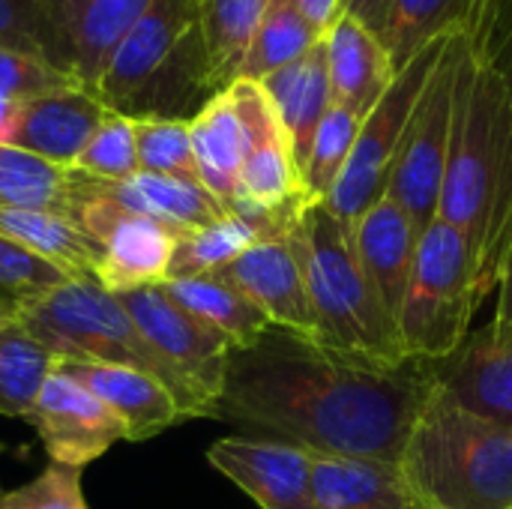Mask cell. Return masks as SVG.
<instances>
[{"mask_svg":"<svg viewBox=\"0 0 512 509\" xmlns=\"http://www.w3.org/2000/svg\"><path fill=\"white\" fill-rule=\"evenodd\" d=\"M435 387V363H369L270 327L252 348L231 351L219 417L315 456L402 462Z\"/></svg>","mask_w":512,"mask_h":509,"instance_id":"1","label":"cell"},{"mask_svg":"<svg viewBox=\"0 0 512 509\" xmlns=\"http://www.w3.org/2000/svg\"><path fill=\"white\" fill-rule=\"evenodd\" d=\"M438 216L477 252V300L498 288L512 243V102L504 75L465 36Z\"/></svg>","mask_w":512,"mask_h":509,"instance_id":"2","label":"cell"},{"mask_svg":"<svg viewBox=\"0 0 512 509\" xmlns=\"http://www.w3.org/2000/svg\"><path fill=\"white\" fill-rule=\"evenodd\" d=\"M96 96L132 120H192L216 96L201 39V0H150L108 57Z\"/></svg>","mask_w":512,"mask_h":509,"instance_id":"3","label":"cell"},{"mask_svg":"<svg viewBox=\"0 0 512 509\" xmlns=\"http://www.w3.org/2000/svg\"><path fill=\"white\" fill-rule=\"evenodd\" d=\"M288 243L306 279L318 345L384 366L411 360L357 258L351 225L324 201H306L288 225Z\"/></svg>","mask_w":512,"mask_h":509,"instance_id":"4","label":"cell"},{"mask_svg":"<svg viewBox=\"0 0 512 509\" xmlns=\"http://www.w3.org/2000/svg\"><path fill=\"white\" fill-rule=\"evenodd\" d=\"M402 468L426 509H512V429L465 411L441 387L408 438Z\"/></svg>","mask_w":512,"mask_h":509,"instance_id":"5","label":"cell"},{"mask_svg":"<svg viewBox=\"0 0 512 509\" xmlns=\"http://www.w3.org/2000/svg\"><path fill=\"white\" fill-rule=\"evenodd\" d=\"M18 318L57 363L129 366L147 372L171 390L183 414V390L177 378L144 342L120 297L96 279H69L39 300L24 303Z\"/></svg>","mask_w":512,"mask_h":509,"instance_id":"6","label":"cell"},{"mask_svg":"<svg viewBox=\"0 0 512 509\" xmlns=\"http://www.w3.org/2000/svg\"><path fill=\"white\" fill-rule=\"evenodd\" d=\"M477 300V252L465 231L441 216L420 234L396 330L405 357L441 363L468 339Z\"/></svg>","mask_w":512,"mask_h":509,"instance_id":"7","label":"cell"},{"mask_svg":"<svg viewBox=\"0 0 512 509\" xmlns=\"http://www.w3.org/2000/svg\"><path fill=\"white\" fill-rule=\"evenodd\" d=\"M132 315L138 333L153 348V354L171 369L183 390V414L189 417H219V402L225 393L231 345L222 333L177 306L162 285H144L117 294Z\"/></svg>","mask_w":512,"mask_h":509,"instance_id":"8","label":"cell"},{"mask_svg":"<svg viewBox=\"0 0 512 509\" xmlns=\"http://www.w3.org/2000/svg\"><path fill=\"white\" fill-rule=\"evenodd\" d=\"M456 36V33H453ZM453 36H441L432 45H426L387 87L381 102L363 117L351 159L345 171L339 174L330 198L324 201L333 216H339L345 225H354L372 204H378L387 195L393 165L405 138V129L411 123V114L426 90V81L441 60L447 42Z\"/></svg>","mask_w":512,"mask_h":509,"instance_id":"9","label":"cell"},{"mask_svg":"<svg viewBox=\"0 0 512 509\" xmlns=\"http://www.w3.org/2000/svg\"><path fill=\"white\" fill-rule=\"evenodd\" d=\"M246 132V159L240 171V189L228 213L252 222L264 237L285 231L294 213L309 201L300 171L291 156L288 135L279 123L273 102L258 81L237 78L228 87Z\"/></svg>","mask_w":512,"mask_h":509,"instance_id":"10","label":"cell"},{"mask_svg":"<svg viewBox=\"0 0 512 509\" xmlns=\"http://www.w3.org/2000/svg\"><path fill=\"white\" fill-rule=\"evenodd\" d=\"M465 33H456L441 60L435 63L426 90L405 129L387 195L411 216V222L426 231L438 219L441 189L450 156L453 135V105H456V75L462 60Z\"/></svg>","mask_w":512,"mask_h":509,"instance_id":"11","label":"cell"},{"mask_svg":"<svg viewBox=\"0 0 512 509\" xmlns=\"http://www.w3.org/2000/svg\"><path fill=\"white\" fill-rule=\"evenodd\" d=\"M150 0H30L33 51L96 93L108 57Z\"/></svg>","mask_w":512,"mask_h":509,"instance_id":"12","label":"cell"},{"mask_svg":"<svg viewBox=\"0 0 512 509\" xmlns=\"http://www.w3.org/2000/svg\"><path fill=\"white\" fill-rule=\"evenodd\" d=\"M72 219L99 243L102 264L96 282L111 294L162 285L168 279L174 246L183 231L102 198H78L72 204Z\"/></svg>","mask_w":512,"mask_h":509,"instance_id":"13","label":"cell"},{"mask_svg":"<svg viewBox=\"0 0 512 509\" xmlns=\"http://www.w3.org/2000/svg\"><path fill=\"white\" fill-rule=\"evenodd\" d=\"M51 465L84 468L117 441H126L120 420L75 378L54 369L27 417Z\"/></svg>","mask_w":512,"mask_h":509,"instance_id":"14","label":"cell"},{"mask_svg":"<svg viewBox=\"0 0 512 509\" xmlns=\"http://www.w3.org/2000/svg\"><path fill=\"white\" fill-rule=\"evenodd\" d=\"M210 465L261 509H318L315 456L288 441L222 438L207 450Z\"/></svg>","mask_w":512,"mask_h":509,"instance_id":"15","label":"cell"},{"mask_svg":"<svg viewBox=\"0 0 512 509\" xmlns=\"http://www.w3.org/2000/svg\"><path fill=\"white\" fill-rule=\"evenodd\" d=\"M237 291H243L273 327L315 339V315L303 270L288 243V228L261 237L228 267L216 270Z\"/></svg>","mask_w":512,"mask_h":509,"instance_id":"16","label":"cell"},{"mask_svg":"<svg viewBox=\"0 0 512 509\" xmlns=\"http://www.w3.org/2000/svg\"><path fill=\"white\" fill-rule=\"evenodd\" d=\"M438 387L465 411L512 429V324H486L435 363Z\"/></svg>","mask_w":512,"mask_h":509,"instance_id":"17","label":"cell"},{"mask_svg":"<svg viewBox=\"0 0 512 509\" xmlns=\"http://www.w3.org/2000/svg\"><path fill=\"white\" fill-rule=\"evenodd\" d=\"M105 117L108 108L93 90L69 84L24 102L9 144L60 168H72Z\"/></svg>","mask_w":512,"mask_h":509,"instance_id":"18","label":"cell"},{"mask_svg":"<svg viewBox=\"0 0 512 509\" xmlns=\"http://www.w3.org/2000/svg\"><path fill=\"white\" fill-rule=\"evenodd\" d=\"M78 198H102L132 213L159 219L177 231L204 228L228 216V210L201 183L147 174V171H138L126 180H93L72 168V204Z\"/></svg>","mask_w":512,"mask_h":509,"instance_id":"19","label":"cell"},{"mask_svg":"<svg viewBox=\"0 0 512 509\" xmlns=\"http://www.w3.org/2000/svg\"><path fill=\"white\" fill-rule=\"evenodd\" d=\"M57 369L87 387L120 420L126 441H147L183 420L171 390L147 372L96 363H57Z\"/></svg>","mask_w":512,"mask_h":509,"instance_id":"20","label":"cell"},{"mask_svg":"<svg viewBox=\"0 0 512 509\" xmlns=\"http://www.w3.org/2000/svg\"><path fill=\"white\" fill-rule=\"evenodd\" d=\"M351 234H354L357 258L375 294L381 297L384 309L396 321L402 300H405V288L411 282L423 231L411 222V216L390 195H384L351 225Z\"/></svg>","mask_w":512,"mask_h":509,"instance_id":"21","label":"cell"},{"mask_svg":"<svg viewBox=\"0 0 512 509\" xmlns=\"http://www.w3.org/2000/svg\"><path fill=\"white\" fill-rule=\"evenodd\" d=\"M324 42L333 105L348 108L363 120L399 75L390 48L375 30L348 12L336 21Z\"/></svg>","mask_w":512,"mask_h":509,"instance_id":"22","label":"cell"},{"mask_svg":"<svg viewBox=\"0 0 512 509\" xmlns=\"http://www.w3.org/2000/svg\"><path fill=\"white\" fill-rule=\"evenodd\" d=\"M273 102L279 123L288 135L294 165L303 180V168L315 141V132L327 111L333 108V93H330V69H327V42H315L300 60L291 66L267 75L258 81Z\"/></svg>","mask_w":512,"mask_h":509,"instance_id":"23","label":"cell"},{"mask_svg":"<svg viewBox=\"0 0 512 509\" xmlns=\"http://www.w3.org/2000/svg\"><path fill=\"white\" fill-rule=\"evenodd\" d=\"M312 483L318 509H426L402 462L315 456Z\"/></svg>","mask_w":512,"mask_h":509,"instance_id":"24","label":"cell"},{"mask_svg":"<svg viewBox=\"0 0 512 509\" xmlns=\"http://www.w3.org/2000/svg\"><path fill=\"white\" fill-rule=\"evenodd\" d=\"M189 132H192V150L204 189L225 210H231L240 189L243 159H246V132L231 93L228 90L216 93L189 120Z\"/></svg>","mask_w":512,"mask_h":509,"instance_id":"25","label":"cell"},{"mask_svg":"<svg viewBox=\"0 0 512 509\" xmlns=\"http://www.w3.org/2000/svg\"><path fill=\"white\" fill-rule=\"evenodd\" d=\"M0 234L54 264L69 279H96L99 273V243L66 213L0 210Z\"/></svg>","mask_w":512,"mask_h":509,"instance_id":"26","label":"cell"},{"mask_svg":"<svg viewBox=\"0 0 512 509\" xmlns=\"http://www.w3.org/2000/svg\"><path fill=\"white\" fill-rule=\"evenodd\" d=\"M486 9L489 0H396L384 33L396 69H405L441 36L465 33L477 45L486 27Z\"/></svg>","mask_w":512,"mask_h":509,"instance_id":"27","label":"cell"},{"mask_svg":"<svg viewBox=\"0 0 512 509\" xmlns=\"http://www.w3.org/2000/svg\"><path fill=\"white\" fill-rule=\"evenodd\" d=\"M162 291L177 306H183L189 315H195L198 321H204L207 327L222 333L234 351L252 348L273 327L267 321V315L219 273H204V276H189V279H165Z\"/></svg>","mask_w":512,"mask_h":509,"instance_id":"28","label":"cell"},{"mask_svg":"<svg viewBox=\"0 0 512 509\" xmlns=\"http://www.w3.org/2000/svg\"><path fill=\"white\" fill-rule=\"evenodd\" d=\"M267 6L270 0H201V39L216 93L240 78Z\"/></svg>","mask_w":512,"mask_h":509,"instance_id":"29","label":"cell"},{"mask_svg":"<svg viewBox=\"0 0 512 509\" xmlns=\"http://www.w3.org/2000/svg\"><path fill=\"white\" fill-rule=\"evenodd\" d=\"M54 369L57 360L21 318L0 321V417L27 420Z\"/></svg>","mask_w":512,"mask_h":509,"instance_id":"30","label":"cell"},{"mask_svg":"<svg viewBox=\"0 0 512 509\" xmlns=\"http://www.w3.org/2000/svg\"><path fill=\"white\" fill-rule=\"evenodd\" d=\"M0 210H54L72 216V168L0 141Z\"/></svg>","mask_w":512,"mask_h":509,"instance_id":"31","label":"cell"},{"mask_svg":"<svg viewBox=\"0 0 512 509\" xmlns=\"http://www.w3.org/2000/svg\"><path fill=\"white\" fill-rule=\"evenodd\" d=\"M264 234L246 222L237 213H228L204 228L183 231L174 246L171 270L168 279H189V276H204L228 267L234 258H240L249 246H255Z\"/></svg>","mask_w":512,"mask_h":509,"instance_id":"32","label":"cell"},{"mask_svg":"<svg viewBox=\"0 0 512 509\" xmlns=\"http://www.w3.org/2000/svg\"><path fill=\"white\" fill-rule=\"evenodd\" d=\"M315 42L321 39L312 33V27L300 18V12L288 0H270L261 27L252 39V48L243 60L240 78L264 81L267 75L300 60Z\"/></svg>","mask_w":512,"mask_h":509,"instance_id":"33","label":"cell"},{"mask_svg":"<svg viewBox=\"0 0 512 509\" xmlns=\"http://www.w3.org/2000/svg\"><path fill=\"white\" fill-rule=\"evenodd\" d=\"M360 123L363 120L354 111L339 108V105H333L327 111V117L321 120L312 150H309V159H306V168H303V192L309 201L330 198L339 174L345 171V165L351 159Z\"/></svg>","mask_w":512,"mask_h":509,"instance_id":"34","label":"cell"},{"mask_svg":"<svg viewBox=\"0 0 512 509\" xmlns=\"http://www.w3.org/2000/svg\"><path fill=\"white\" fill-rule=\"evenodd\" d=\"M135 147H138V171L201 183L189 120H168V117L135 120Z\"/></svg>","mask_w":512,"mask_h":509,"instance_id":"35","label":"cell"},{"mask_svg":"<svg viewBox=\"0 0 512 509\" xmlns=\"http://www.w3.org/2000/svg\"><path fill=\"white\" fill-rule=\"evenodd\" d=\"M75 171L93 180H126L138 174V147H135V120L108 111L78 162Z\"/></svg>","mask_w":512,"mask_h":509,"instance_id":"36","label":"cell"},{"mask_svg":"<svg viewBox=\"0 0 512 509\" xmlns=\"http://www.w3.org/2000/svg\"><path fill=\"white\" fill-rule=\"evenodd\" d=\"M69 282L66 273H60L54 264L42 261L21 243L0 234V294L15 300L18 306L39 300L42 294L60 288Z\"/></svg>","mask_w":512,"mask_h":509,"instance_id":"37","label":"cell"},{"mask_svg":"<svg viewBox=\"0 0 512 509\" xmlns=\"http://www.w3.org/2000/svg\"><path fill=\"white\" fill-rule=\"evenodd\" d=\"M69 84L75 81H69L63 72L48 66L42 57L21 48L0 45V102L24 105L36 96H45Z\"/></svg>","mask_w":512,"mask_h":509,"instance_id":"38","label":"cell"},{"mask_svg":"<svg viewBox=\"0 0 512 509\" xmlns=\"http://www.w3.org/2000/svg\"><path fill=\"white\" fill-rule=\"evenodd\" d=\"M0 509H87L81 495V468L48 465L27 486L0 495Z\"/></svg>","mask_w":512,"mask_h":509,"instance_id":"39","label":"cell"},{"mask_svg":"<svg viewBox=\"0 0 512 509\" xmlns=\"http://www.w3.org/2000/svg\"><path fill=\"white\" fill-rule=\"evenodd\" d=\"M0 45L36 54L30 36V0H0Z\"/></svg>","mask_w":512,"mask_h":509,"instance_id":"40","label":"cell"},{"mask_svg":"<svg viewBox=\"0 0 512 509\" xmlns=\"http://www.w3.org/2000/svg\"><path fill=\"white\" fill-rule=\"evenodd\" d=\"M288 3L300 12V18L312 27V33L318 39H327V33L336 27V21L345 15L342 0H288Z\"/></svg>","mask_w":512,"mask_h":509,"instance_id":"41","label":"cell"},{"mask_svg":"<svg viewBox=\"0 0 512 509\" xmlns=\"http://www.w3.org/2000/svg\"><path fill=\"white\" fill-rule=\"evenodd\" d=\"M393 6H396V0H342V9L348 15H354L357 21H363L369 30H375L381 39L387 33Z\"/></svg>","mask_w":512,"mask_h":509,"instance_id":"42","label":"cell"},{"mask_svg":"<svg viewBox=\"0 0 512 509\" xmlns=\"http://www.w3.org/2000/svg\"><path fill=\"white\" fill-rule=\"evenodd\" d=\"M495 324H512V243L507 249V258L501 264L498 276V309H495Z\"/></svg>","mask_w":512,"mask_h":509,"instance_id":"43","label":"cell"},{"mask_svg":"<svg viewBox=\"0 0 512 509\" xmlns=\"http://www.w3.org/2000/svg\"><path fill=\"white\" fill-rule=\"evenodd\" d=\"M18 108L21 105L0 102V141L3 144H9V138H12V129H15V120H18Z\"/></svg>","mask_w":512,"mask_h":509,"instance_id":"44","label":"cell"},{"mask_svg":"<svg viewBox=\"0 0 512 509\" xmlns=\"http://www.w3.org/2000/svg\"><path fill=\"white\" fill-rule=\"evenodd\" d=\"M512 0H489V9H486V27H483V36H480V42L474 45V48H480L483 42H486V36H489V30L495 27V21L504 15V9L510 6Z\"/></svg>","mask_w":512,"mask_h":509,"instance_id":"45","label":"cell"},{"mask_svg":"<svg viewBox=\"0 0 512 509\" xmlns=\"http://www.w3.org/2000/svg\"><path fill=\"white\" fill-rule=\"evenodd\" d=\"M18 303L15 300H9V297H3L0 294V321H9V318H18Z\"/></svg>","mask_w":512,"mask_h":509,"instance_id":"46","label":"cell"}]
</instances>
